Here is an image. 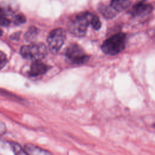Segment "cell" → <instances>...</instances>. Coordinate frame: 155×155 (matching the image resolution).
Wrapping results in <instances>:
<instances>
[{
    "instance_id": "cell-1",
    "label": "cell",
    "mask_w": 155,
    "mask_h": 155,
    "mask_svg": "<svg viewBox=\"0 0 155 155\" xmlns=\"http://www.w3.org/2000/svg\"><path fill=\"white\" fill-rule=\"evenodd\" d=\"M125 34L119 33L106 39L102 44L101 49L105 54L114 56L120 53L125 49Z\"/></svg>"
},
{
    "instance_id": "cell-2",
    "label": "cell",
    "mask_w": 155,
    "mask_h": 155,
    "mask_svg": "<svg viewBox=\"0 0 155 155\" xmlns=\"http://www.w3.org/2000/svg\"><path fill=\"white\" fill-rule=\"evenodd\" d=\"M92 15L89 12H84L77 15L69 22L68 28L70 32L76 36H84L88 25L90 24Z\"/></svg>"
},
{
    "instance_id": "cell-3",
    "label": "cell",
    "mask_w": 155,
    "mask_h": 155,
    "mask_svg": "<svg viewBox=\"0 0 155 155\" xmlns=\"http://www.w3.org/2000/svg\"><path fill=\"white\" fill-rule=\"evenodd\" d=\"M21 54L24 58L34 61H41L47 54V48L43 44H33L24 45L21 48Z\"/></svg>"
},
{
    "instance_id": "cell-4",
    "label": "cell",
    "mask_w": 155,
    "mask_h": 155,
    "mask_svg": "<svg viewBox=\"0 0 155 155\" xmlns=\"http://www.w3.org/2000/svg\"><path fill=\"white\" fill-rule=\"evenodd\" d=\"M66 38V33L64 29L58 28L53 30L47 38V42L50 51L56 53L62 47Z\"/></svg>"
},
{
    "instance_id": "cell-5",
    "label": "cell",
    "mask_w": 155,
    "mask_h": 155,
    "mask_svg": "<svg viewBox=\"0 0 155 155\" xmlns=\"http://www.w3.org/2000/svg\"><path fill=\"white\" fill-rule=\"evenodd\" d=\"M65 56L70 62L78 64L84 63L89 59V57L85 54L81 47L76 44H70L67 48Z\"/></svg>"
},
{
    "instance_id": "cell-6",
    "label": "cell",
    "mask_w": 155,
    "mask_h": 155,
    "mask_svg": "<svg viewBox=\"0 0 155 155\" xmlns=\"http://www.w3.org/2000/svg\"><path fill=\"white\" fill-rule=\"evenodd\" d=\"M152 10L153 7L151 4L140 2L133 5L131 10V14L133 17H144L150 14Z\"/></svg>"
},
{
    "instance_id": "cell-7",
    "label": "cell",
    "mask_w": 155,
    "mask_h": 155,
    "mask_svg": "<svg viewBox=\"0 0 155 155\" xmlns=\"http://www.w3.org/2000/svg\"><path fill=\"white\" fill-rule=\"evenodd\" d=\"M24 150L28 155H53L51 152L33 143H27Z\"/></svg>"
},
{
    "instance_id": "cell-8",
    "label": "cell",
    "mask_w": 155,
    "mask_h": 155,
    "mask_svg": "<svg viewBox=\"0 0 155 155\" xmlns=\"http://www.w3.org/2000/svg\"><path fill=\"white\" fill-rule=\"evenodd\" d=\"M47 70V66L41 61H35L31 65L30 74L31 76L41 75L46 73Z\"/></svg>"
},
{
    "instance_id": "cell-9",
    "label": "cell",
    "mask_w": 155,
    "mask_h": 155,
    "mask_svg": "<svg viewBox=\"0 0 155 155\" xmlns=\"http://www.w3.org/2000/svg\"><path fill=\"white\" fill-rule=\"evenodd\" d=\"M98 10L104 18L107 19H111L117 15V12L111 7L110 5H108L101 4L98 6Z\"/></svg>"
},
{
    "instance_id": "cell-10",
    "label": "cell",
    "mask_w": 155,
    "mask_h": 155,
    "mask_svg": "<svg viewBox=\"0 0 155 155\" xmlns=\"http://www.w3.org/2000/svg\"><path fill=\"white\" fill-rule=\"evenodd\" d=\"M130 3V0H111L110 5L116 12H121L127 8Z\"/></svg>"
},
{
    "instance_id": "cell-11",
    "label": "cell",
    "mask_w": 155,
    "mask_h": 155,
    "mask_svg": "<svg viewBox=\"0 0 155 155\" xmlns=\"http://www.w3.org/2000/svg\"><path fill=\"white\" fill-rule=\"evenodd\" d=\"M10 144L15 155H28L25 150L22 149L20 145H19L18 143L11 142Z\"/></svg>"
},
{
    "instance_id": "cell-12",
    "label": "cell",
    "mask_w": 155,
    "mask_h": 155,
    "mask_svg": "<svg viewBox=\"0 0 155 155\" xmlns=\"http://www.w3.org/2000/svg\"><path fill=\"white\" fill-rule=\"evenodd\" d=\"M38 29L35 27H31L30 28V29L28 30L27 33H26L25 38L28 41H32L36 38V36L38 35Z\"/></svg>"
},
{
    "instance_id": "cell-13",
    "label": "cell",
    "mask_w": 155,
    "mask_h": 155,
    "mask_svg": "<svg viewBox=\"0 0 155 155\" xmlns=\"http://www.w3.org/2000/svg\"><path fill=\"white\" fill-rule=\"evenodd\" d=\"M90 24L91 25L93 28L96 30H99L101 27V22L99 18L94 14H93L91 16Z\"/></svg>"
},
{
    "instance_id": "cell-14",
    "label": "cell",
    "mask_w": 155,
    "mask_h": 155,
    "mask_svg": "<svg viewBox=\"0 0 155 155\" xmlns=\"http://www.w3.org/2000/svg\"><path fill=\"white\" fill-rule=\"evenodd\" d=\"M10 21L5 18V12L4 10L0 8V25L7 26L10 24Z\"/></svg>"
},
{
    "instance_id": "cell-15",
    "label": "cell",
    "mask_w": 155,
    "mask_h": 155,
    "mask_svg": "<svg viewBox=\"0 0 155 155\" xmlns=\"http://www.w3.org/2000/svg\"><path fill=\"white\" fill-rule=\"evenodd\" d=\"M25 18L22 14H18L14 17L13 22L16 24H20L25 22Z\"/></svg>"
},
{
    "instance_id": "cell-16",
    "label": "cell",
    "mask_w": 155,
    "mask_h": 155,
    "mask_svg": "<svg viewBox=\"0 0 155 155\" xmlns=\"http://www.w3.org/2000/svg\"><path fill=\"white\" fill-rule=\"evenodd\" d=\"M7 62V59L5 54L4 52L0 51V70L5 66Z\"/></svg>"
},
{
    "instance_id": "cell-17",
    "label": "cell",
    "mask_w": 155,
    "mask_h": 155,
    "mask_svg": "<svg viewBox=\"0 0 155 155\" xmlns=\"http://www.w3.org/2000/svg\"><path fill=\"white\" fill-rule=\"evenodd\" d=\"M7 130L5 125L4 124V122L0 120V136L3 135L4 133H5Z\"/></svg>"
},
{
    "instance_id": "cell-18",
    "label": "cell",
    "mask_w": 155,
    "mask_h": 155,
    "mask_svg": "<svg viewBox=\"0 0 155 155\" xmlns=\"http://www.w3.org/2000/svg\"><path fill=\"white\" fill-rule=\"evenodd\" d=\"M2 34H3V32H2V30L0 28V36H2Z\"/></svg>"
},
{
    "instance_id": "cell-19",
    "label": "cell",
    "mask_w": 155,
    "mask_h": 155,
    "mask_svg": "<svg viewBox=\"0 0 155 155\" xmlns=\"http://www.w3.org/2000/svg\"><path fill=\"white\" fill-rule=\"evenodd\" d=\"M154 127H155V124H154Z\"/></svg>"
}]
</instances>
